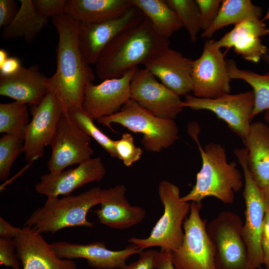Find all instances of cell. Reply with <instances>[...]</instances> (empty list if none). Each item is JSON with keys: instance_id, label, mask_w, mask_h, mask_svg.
<instances>
[{"instance_id": "6da1fadb", "label": "cell", "mask_w": 269, "mask_h": 269, "mask_svg": "<svg viewBox=\"0 0 269 269\" xmlns=\"http://www.w3.org/2000/svg\"><path fill=\"white\" fill-rule=\"evenodd\" d=\"M52 23L58 34V42L56 69L49 78V88L67 112L82 107L86 87L94 81L95 75L79 46V21L64 13L53 17Z\"/></svg>"}, {"instance_id": "7a4b0ae2", "label": "cell", "mask_w": 269, "mask_h": 269, "mask_svg": "<svg viewBox=\"0 0 269 269\" xmlns=\"http://www.w3.org/2000/svg\"><path fill=\"white\" fill-rule=\"evenodd\" d=\"M170 44L169 39L158 34L145 17L121 32L106 46L95 64L96 75L103 81L121 77L155 57Z\"/></svg>"}, {"instance_id": "3957f363", "label": "cell", "mask_w": 269, "mask_h": 269, "mask_svg": "<svg viewBox=\"0 0 269 269\" xmlns=\"http://www.w3.org/2000/svg\"><path fill=\"white\" fill-rule=\"evenodd\" d=\"M199 127L196 123L188 126V133L196 141L202 159V167L191 191L181 200L198 204L213 196L225 204H231L235 193L243 187L242 174L235 161L229 162L225 148L221 144L210 142L202 147L198 139Z\"/></svg>"}, {"instance_id": "277c9868", "label": "cell", "mask_w": 269, "mask_h": 269, "mask_svg": "<svg viewBox=\"0 0 269 269\" xmlns=\"http://www.w3.org/2000/svg\"><path fill=\"white\" fill-rule=\"evenodd\" d=\"M105 189L94 187L76 195L47 197L42 207L31 214L24 226L38 232L55 233L69 227H95L87 219V214L94 206L103 201Z\"/></svg>"}, {"instance_id": "5b68a950", "label": "cell", "mask_w": 269, "mask_h": 269, "mask_svg": "<svg viewBox=\"0 0 269 269\" xmlns=\"http://www.w3.org/2000/svg\"><path fill=\"white\" fill-rule=\"evenodd\" d=\"M113 132V123L143 134L141 143L145 150L158 152L172 145L179 138V130L174 120L152 115L134 101L129 100L117 113L97 120Z\"/></svg>"}, {"instance_id": "8992f818", "label": "cell", "mask_w": 269, "mask_h": 269, "mask_svg": "<svg viewBox=\"0 0 269 269\" xmlns=\"http://www.w3.org/2000/svg\"><path fill=\"white\" fill-rule=\"evenodd\" d=\"M158 191L164 207L163 215L148 237H131L128 241L142 250L159 247L160 251L171 252L182 244L184 235L183 223L189 213L191 203L182 201L179 187L168 181H161Z\"/></svg>"}, {"instance_id": "52a82bcc", "label": "cell", "mask_w": 269, "mask_h": 269, "mask_svg": "<svg viewBox=\"0 0 269 269\" xmlns=\"http://www.w3.org/2000/svg\"><path fill=\"white\" fill-rule=\"evenodd\" d=\"M243 226L240 216L231 211L220 212L206 224L216 269H247V249L242 235Z\"/></svg>"}, {"instance_id": "ba28073f", "label": "cell", "mask_w": 269, "mask_h": 269, "mask_svg": "<svg viewBox=\"0 0 269 269\" xmlns=\"http://www.w3.org/2000/svg\"><path fill=\"white\" fill-rule=\"evenodd\" d=\"M234 153L242 168L245 181L243 195L246 207L245 221L242 235L247 249V269H259L264 264L261 235L266 210L262 193L249 172L247 149L236 148Z\"/></svg>"}, {"instance_id": "9c48e42d", "label": "cell", "mask_w": 269, "mask_h": 269, "mask_svg": "<svg viewBox=\"0 0 269 269\" xmlns=\"http://www.w3.org/2000/svg\"><path fill=\"white\" fill-rule=\"evenodd\" d=\"M202 207V203H191L189 216L183 223L182 244L171 252L175 269H216L213 249L206 230L207 222L200 215Z\"/></svg>"}, {"instance_id": "30bf717a", "label": "cell", "mask_w": 269, "mask_h": 269, "mask_svg": "<svg viewBox=\"0 0 269 269\" xmlns=\"http://www.w3.org/2000/svg\"><path fill=\"white\" fill-rule=\"evenodd\" d=\"M255 105L253 91L237 94H226L215 99L185 96L181 106L193 110H208L223 120L243 141L249 132Z\"/></svg>"}, {"instance_id": "8fae6325", "label": "cell", "mask_w": 269, "mask_h": 269, "mask_svg": "<svg viewBox=\"0 0 269 269\" xmlns=\"http://www.w3.org/2000/svg\"><path fill=\"white\" fill-rule=\"evenodd\" d=\"M192 79L194 96L215 99L230 94L231 79L220 48L213 39L204 42L199 57L193 60Z\"/></svg>"}, {"instance_id": "7c38bea8", "label": "cell", "mask_w": 269, "mask_h": 269, "mask_svg": "<svg viewBox=\"0 0 269 269\" xmlns=\"http://www.w3.org/2000/svg\"><path fill=\"white\" fill-rule=\"evenodd\" d=\"M64 112L60 100L49 88L41 103L32 106V118L25 130L23 152L28 162L43 157Z\"/></svg>"}, {"instance_id": "4fadbf2b", "label": "cell", "mask_w": 269, "mask_h": 269, "mask_svg": "<svg viewBox=\"0 0 269 269\" xmlns=\"http://www.w3.org/2000/svg\"><path fill=\"white\" fill-rule=\"evenodd\" d=\"M91 138L83 132L64 112L57 126L50 145L52 153L48 162L49 172L64 170L92 157Z\"/></svg>"}, {"instance_id": "5bb4252c", "label": "cell", "mask_w": 269, "mask_h": 269, "mask_svg": "<svg viewBox=\"0 0 269 269\" xmlns=\"http://www.w3.org/2000/svg\"><path fill=\"white\" fill-rule=\"evenodd\" d=\"M130 90L131 99L157 117L174 120L183 110L180 96L145 68H137Z\"/></svg>"}, {"instance_id": "9a60e30c", "label": "cell", "mask_w": 269, "mask_h": 269, "mask_svg": "<svg viewBox=\"0 0 269 269\" xmlns=\"http://www.w3.org/2000/svg\"><path fill=\"white\" fill-rule=\"evenodd\" d=\"M145 17L133 4L124 14L113 19L93 23L79 21V44L87 62L96 64L104 49L118 35L140 22Z\"/></svg>"}, {"instance_id": "2e32d148", "label": "cell", "mask_w": 269, "mask_h": 269, "mask_svg": "<svg viewBox=\"0 0 269 269\" xmlns=\"http://www.w3.org/2000/svg\"><path fill=\"white\" fill-rule=\"evenodd\" d=\"M137 67L121 77L87 85L82 107L93 120L116 114L131 99V82Z\"/></svg>"}, {"instance_id": "e0dca14e", "label": "cell", "mask_w": 269, "mask_h": 269, "mask_svg": "<svg viewBox=\"0 0 269 269\" xmlns=\"http://www.w3.org/2000/svg\"><path fill=\"white\" fill-rule=\"evenodd\" d=\"M106 173L101 158L91 157L74 168L42 175L35 189L38 193L47 197L68 196L88 183L101 181Z\"/></svg>"}, {"instance_id": "ac0fdd59", "label": "cell", "mask_w": 269, "mask_h": 269, "mask_svg": "<svg viewBox=\"0 0 269 269\" xmlns=\"http://www.w3.org/2000/svg\"><path fill=\"white\" fill-rule=\"evenodd\" d=\"M57 255L69 260L85 259L90 267L96 269H121L131 256L139 255L144 250L132 244L119 251L109 250L103 242L79 244L66 241L51 244Z\"/></svg>"}, {"instance_id": "d6986e66", "label": "cell", "mask_w": 269, "mask_h": 269, "mask_svg": "<svg viewBox=\"0 0 269 269\" xmlns=\"http://www.w3.org/2000/svg\"><path fill=\"white\" fill-rule=\"evenodd\" d=\"M22 269H77L73 260L59 258L42 234L24 226L13 239Z\"/></svg>"}, {"instance_id": "ffe728a7", "label": "cell", "mask_w": 269, "mask_h": 269, "mask_svg": "<svg viewBox=\"0 0 269 269\" xmlns=\"http://www.w3.org/2000/svg\"><path fill=\"white\" fill-rule=\"evenodd\" d=\"M192 62L181 53L168 47L143 65L178 96H185L193 91Z\"/></svg>"}, {"instance_id": "44dd1931", "label": "cell", "mask_w": 269, "mask_h": 269, "mask_svg": "<svg viewBox=\"0 0 269 269\" xmlns=\"http://www.w3.org/2000/svg\"><path fill=\"white\" fill-rule=\"evenodd\" d=\"M269 34V28L264 21L251 18L236 24L220 39L215 40V44L220 48L233 47L235 53L245 60L257 63L268 52L260 38Z\"/></svg>"}, {"instance_id": "7402d4cb", "label": "cell", "mask_w": 269, "mask_h": 269, "mask_svg": "<svg viewBox=\"0 0 269 269\" xmlns=\"http://www.w3.org/2000/svg\"><path fill=\"white\" fill-rule=\"evenodd\" d=\"M127 188L120 184L105 189L101 207L95 211L100 223L110 228L123 230L141 222L146 211L138 206H132L126 197Z\"/></svg>"}, {"instance_id": "603a6c76", "label": "cell", "mask_w": 269, "mask_h": 269, "mask_svg": "<svg viewBox=\"0 0 269 269\" xmlns=\"http://www.w3.org/2000/svg\"><path fill=\"white\" fill-rule=\"evenodd\" d=\"M49 78L38 66L22 67L16 74L0 76V95L31 106L38 105L49 90Z\"/></svg>"}, {"instance_id": "cb8c5ba5", "label": "cell", "mask_w": 269, "mask_h": 269, "mask_svg": "<svg viewBox=\"0 0 269 269\" xmlns=\"http://www.w3.org/2000/svg\"><path fill=\"white\" fill-rule=\"evenodd\" d=\"M243 142L248 150L249 172L262 190L269 185V126L261 121L252 123Z\"/></svg>"}, {"instance_id": "d4e9b609", "label": "cell", "mask_w": 269, "mask_h": 269, "mask_svg": "<svg viewBox=\"0 0 269 269\" xmlns=\"http://www.w3.org/2000/svg\"><path fill=\"white\" fill-rule=\"evenodd\" d=\"M133 5L131 0H66L65 13L80 22L93 23L121 16Z\"/></svg>"}, {"instance_id": "484cf974", "label": "cell", "mask_w": 269, "mask_h": 269, "mask_svg": "<svg viewBox=\"0 0 269 269\" xmlns=\"http://www.w3.org/2000/svg\"><path fill=\"white\" fill-rule=\"evenodd\" d=\"M18 12L12 22L4 27L1 37L4 40L23 37L31 42L47 24L48 18L41 15L34 7L32 0H20Z\"/></svg>"}, {"instance_id": "4316f807", "label": "cell", "mask_w": 269, "mask_h": 269, "mask_svg": "<svg viewBox=\"0 0 269 269\" xmlns=\"http://www.w3.org/2000/svg\"><path fill=\"white\" fill-rule=\"evenodd\" d=\"M262 8L255 5L250 0H222L218 15L213 23L201 36L211 39L214 34L230 24H237L251 18L261 19Z\"/></svg>"}, {"instance_id": "83f0119b", "label": "cell", "mask_w": 269, "mask_h": 269, "mask_svg": "<svg viewBox=\"0 0 269 269\" xmlns=\"http://www.w3.org/2000/svg\"><path fill=\"white\" fill-rule=\"evenodd\" d=\"M150 21L154 30L169 39L183 26L175 11L166 0H131Z\"/></svg>"}, {"instance_id": "f1b7e54d", "label": "cell", "mask_w": 269, "mask_h": 269, "mask_svg": "<svg viewBox=\"0 0 269 269\" xmlns=\"http://www.w3.org/2000/svg\"><path fill=\"white\" fill-rule=\"evenodd\" d=\"M227 69L230 78L245 81L253 88L255 105L252 117L269 110V72L262 75L238 67L233 59H227Z\"/></svg>"}, {"instance_id": "f546056e", "label": "cell", "mask_w": 269, "mask_h": 269, "mask_svg": "<svg viewBox=\"0 0 269 269\" xmlns=\"http://www.w3.org/2000/svg\"><path fill=\"white\" fill-rule=\"evenodd\" d=\"M27 104L18 101L0 104V133L24 138L30 123Z\"/></svg>"}, {"instance_id": "4dcf8cb0", "label": "cell", "mask_w": 269, "mask_h": 269, "mask_svg": "<svg viewBox=\"0 0 269 269\" xmlns=\"http://www.w3.org/2000/svg\"><path fill=\"white\" fill-rule=\"evenodd\" d=\"M73 122L87 135L94 139L112 157L118 158L114 140L103 133L82 107L71 108L67 111Z\"/></svg>"}, {"instance_id": "1f68e13d", "label": "cell", "mask_w": 269, "mask_h": 269, "mask_svg": "<svg viewBox=\"0 0 269 269\" xmlns=\"http://www.w3.org/2000/svg\"><path fill=\"white\" fill-rule=\"evenodd\" d=\"M175 11L192 42H196L201 30L199 8L196 0H166Z\"/></svg>"}, {"instance_id": "d6a6232c", "label": "cell", "mask_w": 269, "mask_h": 269, "mask_svg": "<svg viewBox=\"0 0 269 269\" xmlns=\"http://www.w3.org/2000/svg\"><path fill=\"white\" fill-rule=\"evenodd\" d=\"M24 138L12 134H3L0 138V179L9 176L16 157L23 152Z\"/></svg>"}, {"instance_id": "836d02e7", "label": "cell", "mask_w": 269, "mask_h": 269, "mask_svg": "<svg viewBox=\"0 0 269 269\" xmlns=\"http://www.w3.org/2000/svg\"><path fill=\"white\" fill-rule=\"evenodd\" d=\"M114 144L118 158L127 167L138 161L143 153L142 150L135 144L132 134L128 133H124L120 139L114 140Z\"/></svg>"}, {"instance_id": "e575fe53", "label": "cell", "mask_w": 269, "mask_h": 269, "mask_svg": "<svg viewBox=\"0 0 269 269\" xmlns=\"http://www.w3.org/2000/svg\"><path fill=\"white\" fill-rule=\"evenodd\" d=\"M0 264L12 269H21L13 239L0 238Z\"/></svg>"}, {"instance_id": "d590c367", "label": "cell", "mask_w": 269, "mask_h": 269, "mask_svg": "<svg viewBox=\"0 0 269 269\" xmlns=\"http://www.w3.org/2000/svg\"><path fill=\"white\" fill-rule=\"evenodd\" d=\"M200 13L201 28L208 29L217 17L220 10L221 0H196Z\"/></svg>"}, {"instance_id": "8d00e7d4", "label": "cell", "mask_w": 269, "mask_h": 269, "mask_svg": "<svg viewBox=\"0 0 269 269\" xmlns=\"http://www.w3.org/2000/svg\"><path fill=\"white\" fill-rule=\"evenodd\" d=\"M37 11L48 18L65 13L66 0H32Z\"/></svg>"}, {"instance_id": "74e56055", "label": "cell", "mask_w": 269, "mask_h": 269, "mask_svg": "<svg viewBox=\"0 0 269 269\" xmlns=\"http://www.w3.org/2000/svg\"><path fill=\"white\" fill-rule=\"evenodd\" d=\"M18 10L13 0H0V27L7 26Z\"/></svg>"}, {"instance_id": "f35d334b", "label": "cell", "mask_w": 269, "mask_h": 269, "mask_svg": "<svg viewBox=\"0 0 269 269\" xmlns=\"http://www.w3.org/2000/svg\"><path fill=\"white\" fill-rule=\"evenodd\" d=\"M157 251L148 250L139 254L138 259L121 269H154L153 262Z\"/></svg>"}, {"instance_id": "ab89813d", "label": "cell", "mask_w": 269, "mask_h": 269, "mask_svg": "<svg viewBox=\"0 0 269 269\" xmlns=\"http://www.w3.org/2000/svg\"><path fill=\"white\" fill-rule=\"evenodd\" d=\"M261 246L264 256V265L269 269V210L266 211L261 235Z\"/></svg>"}, {"instance_id": "60d3db41", "label": "cell", "mask_w": 269, "mask_h": 269, "mask_svg": "<svg viewBox=\"0 0 269 269\" xmlns=\"http://www.w3.org/2000/svg\"><path fill=\"white\" fill-rule=\"evenodd\" d=\"M154 269H175L170 251H158L153 262Z\"/></svg>"}, {"instance_id": "b9f144b4", "label": "cell", "mask_w": 269, "mask_h": 269, "mask_svg": "<svg viewBox=\"0 0 269 269\" xmlns=\"http://www.w3.org/2000/svg\"><path fill=\"white\" fill-rule=\"evenodd\" d=\"M22 66L18 58L9 57L7 60L0 66V76H9L18 72Z\"/></svg>"}, {"instance_id": "7bdbcfd3", "label": "cell", "mask_w": 269, "mask_h": 269, "mask_svg": "<svg viewBox=\"0 0 269 269\" xmlns=\"http://www.w3.org/2000/svg\"><path fill=\"white\" fill-rule=\"evenodd\" d=\"M20 229L11 225L3 217H0V238L14 239Z\"/></svg>"}, {"instance_id": "ee69618b", "label": "cell", "mask_w": 269, "mask_h": 269, "mask_svg": "<svg viewBox=\"0 0 269 269\" xmlns=\"http://www.w3.org/2000/svg\"><path fill=\"white\" fill-rule=\"evenodd\" d=\"M261 191L265 210L267 211L269 210V185Z\"/></svg>"}, {"instance_id": "f6af8a7d", "label": "cell", "mask_w": 269, "mask_h": 269, "mask_svg": "<svg viewBox=\"0 0 269 269\" xmlns=\"http://www.w3.org/2000/svg\"><path fill=\"white\" fill-rule=\"evenodd\" d=\"M8 53L5 49H0V66H1L8 58Z\"/></svg>"}, {"instance_id": "bcb514c9", "label": "cell", "mask_w": 269, "mask_h": 269, "mask_svg": "<svg viewBox=\"0 0 269 269\" xmlns=\"http://www.w3.org/2000/svg\"><path fill=\"white\" fill-rule=\"evenodd\" d=\"M262 59L268 65H269V52H267L262 58Z\"/></svg>"}, {"instance_id": "7dc6e473", "label": "cell", "mask_w": 269, "mask_h": 269, "mask_svg": "<svg viewBox=\"0 0 269 269\" xmlns=\"http://www.w3.org/2000/svg\"><path fill=\"white\" fill-rule=\"evenodd\" d=\"M264 119L265 121L269 124V110L265 111L264 114Z\"/></svg>"}, {"instance_id": "c3c4849f", "label": "cell", "mask_w": 269, "mask_h": 269, "mask_svg": "<svg viewBox=\"0 0 269 269\" xmlns=\"http://www.w3.org/2000/svg\"><path fill=\"white\" fill-rule=\"evenodd\" d=\"M269 8L268 9V10L267 13L266 14L264 18L262 19V20L263 21H265V20H269Z\"/></svg>"}]
</instances>
